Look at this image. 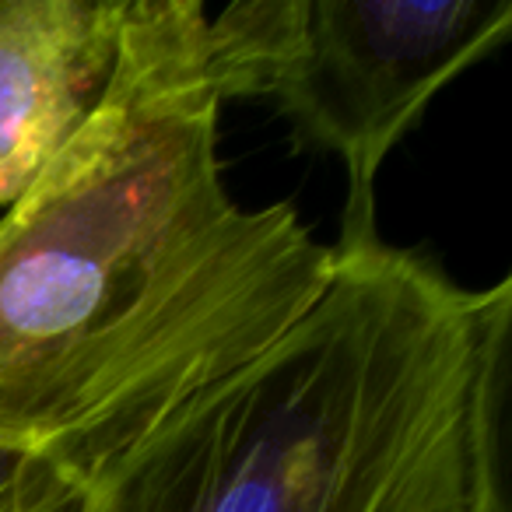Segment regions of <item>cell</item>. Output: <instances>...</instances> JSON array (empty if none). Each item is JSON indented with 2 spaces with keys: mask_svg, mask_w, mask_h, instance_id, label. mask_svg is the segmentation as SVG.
Here are the masks:
<instances>
[{
  "mask_svg": "<svg viewBox=\"0 0 512 512\" xmlns=\"http://www.w3.org/2000/svg\"><path fill=\"white\" fill-rule=\"evenodd\" d=\"M116 36L120 0H0V211L95 106Z\"/></svg>",
  "mask_w": 512,
  "mask_h": 512,
  "instance_id": "obj_4",
  "label": "cell"
},
{
  "mask_svg": "<svg viewBox=\"0 0 512 512\" xmlns=\"http://www.w3.org/2000/svg\"><path fill=\"white\" fill-rule=\"evenodd\" d=\"M78 484L53 463L0 446V512H74Z\"/></svg>",
  "mask_w": 512,
  "mask_h": 512,
  "instance_id": "obj_5",
  "label": "cell"
},
{
  "mask_svg": "<svg viewBox=\"0 0 512 512\" xmlns=\"http://www.w3.org/2000/svg\"><path fill=\"white\" fill-rule=\"evenodd\" d=\"M512 32V0H246L207 18L221 99H271L348 172L334 246L379 235L376 179L432 99Z\"/></svg>",
  "mask_w": 512,
  "mask_h": 512,
  "instance_id": "obj_3",
  "label": "cell"
},
{
  "mask_svg": "<svg viewBox=\"0 0 512 512\" xmlns=\"http://www.w3.org/2000/svg\"><path fill=\"white\" fill-rule=\"evenodd\" d=\"M221 106L204 4L120 0L106 88L0 211V446L78 491L334 281L295 204H235Z\"/></svg>",
  "mask_w": 512,
  "mask_h": 512,
  "instance_id": "obj_1",
  "label": "cell"
},
{
  "mask_svg": "<svg viewBox=\"0 0 512 512\" xmlns=\"http://www.w3.org/2000/svg\"><path fill=\"white\" fill-rule=\"evenodd\" d=\"M323 299L81 488L74 512H470L502 484L512 278L383 235Z\"/></svg>",
  "mask_w": 512,
  "mask_h": 512,
  "instance_id": "obj_2",
  "label": "cell"
}]
</instances>
